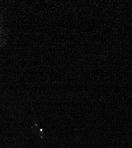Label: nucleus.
Returning a JSON list of instances; mask_svg holds the SVG:
<instances>
[{
    "instance_id": "obj_1",
    "label": "nucleus",
    "mask_w": 132,
    "mask_h": 148,
    "mask_svg": "<svg viewBox=\"0 0 132 148\" xmlns=\"http://www.w3.org/2000/svg\"><path fill=\"white\" fill-rule=\"evenodd\" d=\"M0 32H1V29H0Z\"/></svg>"
}]
</instances>
